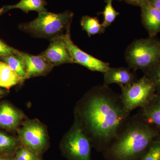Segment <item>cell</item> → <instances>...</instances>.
<instances>
[{"mask_svg":"<svg viewBox=\"0 0 160 160\" xmlns=\"http://www.w3.org/2000/svg\"><path fill=\"white\" fill-rule=\"evenodd\" d=\"M91 142L76 119L63 138L61 149L68 160H91Z\"/></svg>","mask_w":160,"mask_h":160,"instance_id":"5b68a950","label":"cell"},{"mask_svg":"<svg viewBox=\"0 0 160 160\" xmlns=\"http://www.w3.org/2000/svg\"><path fill=\"white\" fill-rule=\"evenodd\" d=\"M70 26L67 29L63 37L75 63L85 66L91 71L104 73L109 68V63L90 55L75 45L71 39Z\"/></svg>","mask_w":160,"mask_h":160,"instance_id":"ba28073f","label":"cell"},{"mask_svg":"<svg viewBox=\"0 0 160 160\" xmlns=\"http://www.w3.org/2000/svg\"><path fill=\"white\" fill-rule=\"evenodd\" d=\"M1 58L18 75L22 82H24L26 79V71L25 65L22 59L15 54L1 57Z\"/></svg>","mask_w":160,"mask_h":160,"instance_id":"d6986e66","label":"cell"},{"mask_svg":"<svg viewBox=\"0 0 160 160\" xmlns=\"http://www.w3.org/2000/svg\"><path fill=\"white\" fill-rule=\"evenodd\" d=\"M120 95L105 85L95 86L83 97L75 109L78 121L91 144L109 146L130 117Z\"/></svg>","mask_w":160,"mask_h":160,"instance_id":"6da1fadb","label":"cell"},{"mask_svg":"<svg viewBox=\"0 0 160 160\" xmlns=\"http://www.w3.org/2000/svg\"><path fill=\"white\" fill-rule=\"evenodd\" d=\"M3 13V9H2V8H1V9H0V15L2 14Z\"/></svg>","mask_w":160,"mask_h":160,"instance_id":"f1b7e54d","label":"cell"},{"mask_svg":"<svg viewBox=\"0 0 160 160\" xmlns=\"http://www.w3.org/2000/svg\"><path fill=\"white\" fill-rule=\"evenodd\" d=\"M160 130L147 122L140 113L129 117L108 148L114 160H139Z\"/></svg>","mask_w":160,"mask_h":160,"instance_id":"7a4b0ae2","label":"cell"},{"mask_svg":"<svg viewBox=\"0 0 160 160\" xmlns=\"http://www.w3.org/2000/svg\"><path fill=\"white\" fill-rule=\"evenodd\" d=\"M142 23L150 36L153 38L160 32V10L149 3L141 6Z\"/></svg>","mask_w":160,"mask_h":160,"instance_id":"4fadbf2b","label":"cell"},{"mask_svg":"<svg viewBox=\"0 0 160 160\" xmlns=\"http://www.w3.org/2000/svg\"><path fill=\"white\" fill-rule=\"evenodd\" d=\"M145 73L154 84L157 93H160V62Z\"/></svg>","mask_w":160,"mask_h":160,"instance_id":"603a6c76","label":"cell"},{"mask_svg":"<svg viewBox=\"0 0 160 160\" xmlns=\"http://www.w3.org/2000/svg\"><path fill=\"white\" fill-rule=\"evenodd\" d=\"M103 77L104 85L109 86L116 84L121 88L129 86L137 80L136 75L129 67H109L103 73Z\"/></svg>","mask_w":160,"mask_h":160,"instance_id":"7c38bea8","label":"cell"},{"mask_svg":"<svg viewBox=\"0 0 160 160\" xmlns=\"http://www.w3.org/2000/svg\"><path fill=\"white\" fill-rule=\"evenodd\" d=\"M118 1H123V0H118Z\"/></svg>","mask_w":160,"mask_h":160,"instance_id":"f546056e","label":"cell"},{"mask_svg":"<svg viewBox=\"0 0 160 160\" xmlns=\"http://www.w3.org/2000/svg\"><path fill=\"white\" fill-rule=\"evenodd\" d=\"M22 146L18 137L12 135L0 129V155L12 156Z\"/></svg>","mask_w":160,"mask_h":160,"instance_id":"9a60e30c","label":"cell"},{"mask_svg":"<svg viewBox=\"0 0 160 160\" xmlns=\"http://www.w3.org/2000/svg\"><path fill=\"white\" fill-rule=\"evenodd\" d=\"M113 0H105L106 5L102 12H100V14H103L104 21L102 23L105 28H107L114 22L116 18L120 14L112 6Z\"/></svg>","mask_w":160,"mask_h":160,"instance_id":"ffe728a7","label":"cell"},{"mask_svg":"<svg viewBox=\"0 0 160 160\" xmlns=\"http://www.w3.org/2000/svg\"><path fill=\"white\" fill-rule=\"evenodd\" d=\"M0 160H14L12 156L0 155Z\"/></svg>","mask_w":160,"mask_h":160,"instance_id":"4316f807","label":"cell"},{"mask_svg":"<svg viewBox=\"0 0 160 160\" xmlns=\"http://www.w3.org/2000/svg\"><path fill=\"white\" fill-rule=\"evenodd\" d=\"M149 3L152 6L160 10V0H150Z\"/></svg>","mask_w":160,"mask_h":160,"instance_id":"484cf974","label":"cell"},{"mask_svg":"<svg viewBox=\"0 0 160 160\" xmlns=\"http://www.w3.org/2000/svg\"><path fill=\"white\" fill-rule=\"evenodd\" d=\"M121 88L122 102L130 112L146 106L156 93L154 84L146 75L129 86Z\"/></svg>","mask_w":160,"mask_h":160,"instance_id":"8992f818","label":"cell"},{"mask_svg":"<svg viewBox=\"0 0 160 160\" xmlns=\"http://www.w3.org/2000/svg\"><path fill=\"white\" fill-rule=\"evenodd\" d=\"M47 3L45 0H21L18 4L3 6V13L9 10L19 9L28 13L30 11L38 12V13L47 11L45 8Z\"/></svg>","mask_w":160,"mask_h":160,"instance_id":"2e32d148","label":"cell"},{"mask_svg":"<svg viewBox=\"0 0 160 160\" xmlns=\"http://www.w3.org/2000/svg\"><path fill=\"white\" fill-rule=\"evenodd\" d=\"M5 91L0 88V97L2 96L5 94Z\"/></svg>","mask_w":160,"mask_h":160,"instance_id":"83f0119b","label":"cell"},{"mask_svg":"<svg viewBox=\"0 0 160 160\" xmlns=\"http://www.w3.org/2000/svg\"><path fill=\"white\" fill-rule=\"evenodd\" d=\"M13 158L14 160H42L41 154L22 145L18 148Z\"/></svg>","mask_w":160,"mask_h":160,"instance_id":"44dd1931","label":"cell"},{"mask_svg":"<svg viewBox=\"0 0 160 160\" xmlns=\"http://www.w3.org/2000/svg\"><path fill=\"white\" fill-rule=\"evenodd\" d=\"M139 113L160 130V93L156 92L148 104L141 108Z\"/></svg>","mask_w":160,"mask_h":160,"instance_id":"5bb4252c","label":"cell"},{"mask_svg":"<svg viewBox=\"0 0 160 160\" xmlns=\"http://www.w3.org/2000/svg\"><path fill=\"white\" fill-rule=\"evenodd\" d=\"M15 49L10 47L0 40V57L14 54Z\"/></svg>","mask_w":160,"mask_h":160,"instance_id":"cb8c5ba5","label":"cell"},{"mask_svg":"<svg viewBox=\"0 0 160 160\" xmlns=\"http://www.w3.org/2000/svg\"><path fill=\"white\" fill-rule=\"evenodd\" d=\"M126 3L134 6H141L149 2L150 0H124Z\"/></svg>","mask_w":160,"mask_h":160,"instance_id":"d4e9b609","label":"cell"},{"mask_svg":"<svg viewBox=\"0 0 160 160\" xmlns=\"http://www.w3.org/2000/svg\"><path fill=\"white\" fill-rule=\"evenodd\" d=\"M17 133L22 146L38 154H42L49 148V138L47 128L39 120L27 119Z\"/></svg>","mask_w":160,"mask_h":160,"instance_id":"52a82bcc","label":"cell"},{"mask_svg":"<svg viewBox=\"0 0 160 160\" xmlns=\"http://www.w3.org/2000/svg\"><path fill=\"white\" fill-rule=\"evenodd\" d=\"M139 160H160V137L154 140Z\"/></svg>","mask_w":160,"mask_h":160,"instance_id":"7402d4cb","label":"cell"},{"mask_svg":"<svg viewBox=\"0 0 160 160\" xmlns=\"http://www.w3.org/2000/svg\"><path fill=\"white\" fill-rule=\"evenodd\" d=\"M27 119L21 110L6 102L0 103V128L10 132H17Z\"/></svg>","mask_w":160,"mask_h":160,"instance_id":"8fae6325","label":"cell"},{"mask_svg":"<svg viewBox=\"0 0 160 160\" xmlns=\"http://www.w3.org/2000/svg\"><path fill=\"white\" fill-rule=\"evenodd\" d=\"M125 58L130 69L146 73L160 62V42L153 37L135 40L126 49Z\"/></svg>","mask_w":160,"mask_h":160,"instance_id":"277c9868","label":"cell"},{"mask_svg":"<svg viewBox=\"0 0 160 160\" xmlns=\"http://www.w3.org/2000/svg\"><path fill=\"white\" fill-rule=\"evenodd\" d=\"M14 54L21 58L24 62L26 68V79L46 76L54 67L40 56L32 55L16 49Z\"/></svg>","mask_w":160,"mask_h":160,"instance_id":"30bf717a","label":"cell"},{"mask_svg":"<svg viewBox=\"0 0 160 160\" xmlns=\"http://www.w3.org/2000/svg\"><path fill=\"white\" fill-rule=\"evenodd\" d=\"M22 82L21 78L6 63L0 62V87L9 89Z\"/></svg>","mask_w":160,"mask_h":160,"instance_id":"e0dca14e","label":"cell"},{"mask_svg":"<svg viewBox=\"0 0 160 160\" xmlns=\"http://www.w3.org/2000/svg\"><path fill=\"white\" fill-rule=\"evenodd\" d=\"M64 35L51 39L48 48L39 55L54 66L75 63L66 46Z\"/></svg>","mask_w":160,"mask_h":160,"instance_id":"9c48e42d","label":"cell"},{"mask_svg":"<svg viewBox=\"0 0 160 160\" xmlns=\"http://www.w3.org/2000/svg\"><path fill=\"white\" fill-rule=\"evenodd\" d=\"M35 19L21 26L20 29L36 37L51 39L65 34L71 26L73 13L66 11L60 13L48 11L38 13Z\"/></svg>","mask_w":160,"mask_h":160,"instance_id":"3957f363","label":"cell"},{"mask_svg":"<svg viewBox=\"0 0 160 160\" xmlns=\"http://www.w3.org/2000/svg\"><path fill=\"white\" fill-rule=\"evenodd\" d=\"M81 25L83 30L87 32L89 37L105 32L106 28L96 17L84 16L82 18Z\"/></svg>","mask_w":160,"mask_h":160,"instance_id":"ac0fdd59","label":"cell"}]
</instances>
